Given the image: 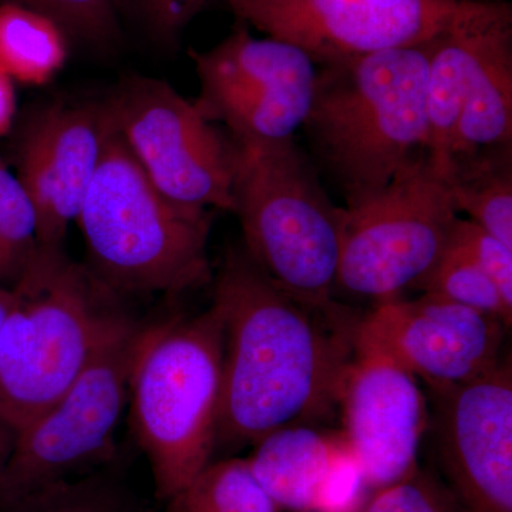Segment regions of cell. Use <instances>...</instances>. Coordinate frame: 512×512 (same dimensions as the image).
Instances as JSON below:
<instances>
[{
	"label": "cell",
	"instance_id": "cell-19",
	"mask_svg": "<svg viewBox=\"0 0 512 512\" xmlns=\"http://www.w3.org/2000/svg\"><path fill=\"white\" fill-rule=\"evenodd\" d=\"M440 174L458 214L512 248V144L454 154Z\"/></svg>",
	"mask_w": 512,
	"mask_h": 512
},
{
	"label": "cell",
	"instance_id": "cell-9",
	"mask_svg": "<svg viewBox=\"0 0 512 512\" xmlns=\"http://www.w3.org/2000/svg\"><path fill=\"white\" fill-rule=\"evenodd\" d=\"M138 167L183 207L235 211L237 143L163 80L131 77L104 101Z\"/></svg>",
	"mask_w": 512,
	"mask_h": 512
},
{
	"label": "cell",
	"instance_id": "cell-8",
	"mask_svg": "<svg viewBox=\"0 0 512 512\" xmlns=\"http://www.w3.org/2000/svg\"><path fill=\"white\" fill-rule=\"evenodd\" d=\"M147 326L131 319L117 329L63 396L18 431L0 478V503L113 460L114 436L128 403L131 373Z\"/></svg>",
	"mask_w": 512,
	"mask_h": 512
},
{
	"label": "cell",
	"instance_id": "cell-11",
	"mask_svg": "<svg viewBox=\"0 0 512 512\" xmlns=\"http://www.w3.org/2000/svg\"><path fill=\"white\" fill-rule=\"evenodd\" d=\"M241 22L303 50L316 66L421 45L460 0H228Z\"/></svg>",
	"mask_w": 512,
	"mask_h": 512
},
{
	"label": "cell",
	"instance_id": "cell-23",
	"mask_svg": "<svg viewBox=\"0 0 512 512\" xmlns=\"http://www.w3.org/2000/svg\"><path fill=\"white\" fill-rule=\"evenodd\" d=\"M412 291L431 293L503 320L511 329L512 308L505 303L497 285L467 254L448 244L427 274Z\"/></svg>",
	"mask_w": 512,
	"mask_h": 512
},
{
	"label": "cell",
	"instance_id": "cell-26",
	"mask_svg": "<svg viewBox=\"0 0 512 512\" xmlns=\"http://www.w3.org/2000/svg\"><path fill=\"white\" fill-rule=\"evenodd\" d=\"M360 512H461L446 483L429 471H416L399 483L377 490Z\"/></svg>",
	"mask_w": 512,
	"mask_h": 512
},
{
	"label": "cell",
	"instance_id": "cell-30",
	"mask_svg": "<svg viewBox=\"0 0 512 512\" xmlns=\"http://www.w3.org/2000/svg\"><path fill=\"white\" fill-rule=\"evenodd\" d=\"M18 431L12 429L9 424L0 421V478L5 473L10 457H12L13 448H15Z\"/></svg>",
	"mask_w": 512,
	"mask_h": 512
},
{
	"label": "cell",
	"instance_id": "cell-27",
	"mask_svg": "<svg viewBox=\"0 0 512 512\" xmlns=\"http://www.w3.org/2000/svg\"><path fill=\"white\" fill-rule=\"evenodd\" d=\"M448 244L470 256L493 279L505 303L512 308V248L476 222L461 217L454 224Z\"/></svg>",
	"mask_w": 512,
	"mask_h": 512
},
{
	"label": "cell",
	"instance_id": "cell-18",
	"mask_svg": "<svg viewBox=\"0 0 512 512\" xmlns=\"http://www.w3.org/2000/svg\"><path fill=\"white\" fill-rule=\"evenodd\" d=\"M504 144H512V6L498 0L478 47L448 158Z\"/></svg>",
	"mask_w": 512,
	"mask_h": 512
},
{
	"label": "cell",
	"instance_id": "cell-5",
	"mask_svg": "<svg viewBox=\"0 0 512 512\" xmlns=\"http://www.w3.org/2000/svg\"><path fill=\"white\" fill-rule=\"evenodd\" d=\"M224 319L212 302L195 316L148 323L131 373L130 426L158 501L185 487L217 450Z\"/></svg>",
	"mask_w": 512,
	"mask_h": 512
},
{
	"label": "cell",
	"instance_id": "cell-22",
	"mask_svg": "<svg viewBox=\"0 0 512 512\" xmlns=\"http://www.w3.org/2000/svg\"><path fill=\"white\" fill-rule=\"evenodd\" d=\"M0 512H148L123 478L100 470L0 503Z\"/></svg>",
	"mask_w": 512,
	"mask_h": 512
},
{
	"label": "cell",
	"instance_id": "cell-28",
	"mask_svg": "<svg viewBox=\"0 0 512 512\" xmlns=\"http://www.w3.org/2000/svg\"><path fill=\"white\" fill-rule=\"evenodd\" d=\"M205 3L207 0H114L116 9L130 13L163 45H173Z\"/></svg>",
	"mask_w": 512,
	"mask_h": 512
},
{
	"label": "cell",
	"instance_id": "cell-1",
	"mask_svg": "<svg viewBox=\"0 0 512 512\" xmlns=\"http://www.w3.org/2000/svg\"><path fill=\"white\" fill-rule=\"evenodd\" d=\"M212 302L224 319L217 448L254 446L272 431L332 414L360 316L336 302L298 301L244 248L225 256Z\"/></svg>",
	"mask_w": 512,
	"mask_h": 512
},
{
	"label": "cell",
	"instance_id": "cell-6",
	"mask_svg": "<svg viewBox=\"0 0 512 512\" xmlns=\"http://www.w3.org/2000/svg\"><path fill=\"white\" fill-rule=\"evenodd\" d=\"M235 143L234 214L249 258L298 301L335 302L343 208L330 200L293 138Z\"/></svg>",
	"mask_w": 512,
	"mask_h": 512
},
{
	"label": "cell",
	"instance_id": "cell-16",
	"mask_svg": "<svg viewBox=\"0 0 512 512\" xmlns=\"http://www.w3.org/2000/svg\"><path fill=\"white\" fill-rule=\"evenodd\" d=\"M352 453L342 431L296 424L256 441L245 460L279 510L316 512L333 473Z\"/></svg>",
	"mask_w": 512,
	"mask_h": 512
},
{
	"label": "cell",
	"instance_id": "cell-29",
	"mask_svg": "<svg viewBox=\"0 0 512 512\" xmlns=\"http://www.w3.org/2000/svg\"><path fill=\"white\" fill-rule=\"evenodd\" d=\"M15 82L0 69V138L8 136L16 119Z\"/></svg>",
	"mask_w": 512,
	"mask_h": 512
},
{
	"label": "cell",
	"instance_id": "cell-7",
	"mask_svg": "<svg viewBox=\"0 0 512 512\" xmlns=\"http://www.w3.org/2000/svg\"><path fill=\"white\" fill-rule=\"evenodd\" d=\"M460 217L426 151L376 194L342 212L336 289L377 303L400 298L439 261Z\"/></svg>",
	"mask_w": 512,
	"mask_h": 512
},
{
	"label": "cell",
	"instance_id": "cell-4",
	"mask_svg": "<svg viewBox=\"0 0 512 512\" xmlns=\"http://www.w3.org/2000/svg\"><path fill=\"white\" fill-rule=\"evenodd\" d=\"M76 222L89 254L87 268L117 295L175 296L210 282L211 210L164 197L134 161L111 117Z\"/></svg>",
	"mask_w": 512,
	"mask_h": 512
},
{
	"label": "cell",
	"instance_id": "cell-14",
	"mask_svg": "<svg viewBox=\"0 0 512 512\" xmlns=\"http://www.w3.org/2000/svg\"><path fill=\"white\" fill-rule=\"evenodd\" d=\"M338 406L343 436L355 451L370 490L399 483L419 468L429 406L416 377L396 359L356 338Z\"/></svg>",
	"mask_w": 512,
	"mask_h": 512
},
{
	"label": "cell",
	"instance_id": "cell-32",
	"mask_svg": "<svg viewBox=\"0 0 512 512\" xmlns=\"http://www.w3.org/2000/svg\"><path fill=\"white\" fill-rule=\"evenodd\" d=\"M473 2H493V0H473Z\"/></svg>",
	"mask_w": 512,
	"mask_h": 512
},
{
	"label": "cell",
	"instance_id": "cell-2",
	"mask_svg": "<svg viewBox=\"0 0 512 512\" xmlns=\"http://www.w3.org/2000/svg\"><path fill=\"white\" fill-rule=\"evenodd\" d=\"M433 40L318 67L303 128L346 205L382 190L426 151Z\"/></svg>",
	"mask_w": 512,
	"mask_h": 512
},
{
	"label": "cell",
	"instance_id": "cell-3",
	"mask_svg": "<svg viewBox=\"0 0 512 512\" xmlns=\"http://www.w3.org/2000/svg\"><path fill=\"white\" fill-rule=\"evenodd\" d=\"M0 329V421L22 430L63 396L110 335L130 322L117 293L63 248L39 247Z\"/></svg>",
	"mask_w": 512,
	"mask_h": 512
},
{
	"label": "cell",
	"instance_id": "cell-17",
	"mask_svg": "<svg viewBox=\"0 0 512 512\" xmlns=\"http://www.w3.org/2000/svg\"><path fill=\"white\" fill-rule=\"evenodd\" d=\"M497 2L460 0L446 28L434 37L426 80V153L439 173L450 154L478 47Z\"/></svg>",
	"mask_w": 512,
	"mask_h": 512
},
{
	"label": "cell",
	"instance_id": "cell-12",
	"mask_svg": "<svg viewBox=\"0 0 512 512\" xmlns=\"http://www.w3.org/2000/svg\"><path fill=\"white\" fill-rule=\"evenodd\" d=\"M429 430L461 512H512V367L429 390Z\"/></svg>",
	"mask_w": 512,
	"mask_h": 512
},
{
	"label": "cell",
	"instance_id": "cell-13",
	"mask_svg": "<svg viewBox=\"0 0 512 512\" xmlns=\"http://www.w3.org/2000/svg\"><path fill=\"white\" fill-rule=\"evenodd\" d=\"M507 330L495 316L423 293L377 303L360 316L356 338L384 350L429 390H440L494 369Z\"/></svg>",
	"mask_w": 512,
	"mask_h": 512
},
{
	"label": "cell",
	"instance_id": "cell-21",
	"mask_svg": "<svg viewBox=\"0 0 512 512\" xmlns=\"http://www.w3.org/2000/svg\"><path fill=\"white\" fill-rule=\"evenodd\" d=\"M164 504L165 512H279L245 458L211 461Z\"/></svg>",
	"mask_w": 512,
	"mask_h": 512
},
{
	"label": "cell",
	"instance_id": "cell-24",
	"mask_svg": "<svg viewBox=\"0 0 512 512\" xmlns=\"http://www.w3.org/2000/svg\"><path fill=\"white\" fill-rule=\"evenodd\" d=\"M39 247L33 202L0 157V282L15 285Z\"/></svg>",
	"mask_w": 512,
	"mask_h": 512
},
{
	"label": "cell",
	"instance_id": "cell-25",
	"mask_svg": "<svg viewBox=\"0 0 512 512\" xmlns=\"http://www.w3.org/2000/svg\"><path fill=\"white\" fill-rule=\"evenodd\" d=\"M43 13L56 22L66 35L93 46L116 42L117 9L114 0H13Z\"/></svg>",
	"mask_w": 512,
	"mask_h": 512
},
{
	"label": "cell",
	"instance_id": "cell-10",
	"mask_svg": "<svg viewBox=\"0 0 512 512\" xmlns=\"http://www.w3.org/2000/svg\"><path fill=\"white\" fill-rule=\"evenodd\" d=\"M190 56L200 80L195 106L211 123L224 124L232 140H288L308 119L318 67L299 47L256 39L239 26L217 46Z\"/></svg>",
	"mask_w": 512,
	"mask_h": 512
},
{
	"label": "cell",
	"instance_id": "cell-31",
	"mask_svg": "<svg viewBox=\"0 0 512 512\" xmlns=\"http://www.w3.org/2000/svg\"><path fill=\"white\" fill-rule=\"evenodd\" d=\"M13 303H15V291H13L12 286L3 285L0 282V329L8 318Z\"/></svg>",
	"mask_w": 512,
	"mask_h": 512
},
{
	"label": "cell",
	"instance_id": "cell-20",
	"mask_svg": "<svg viewBox=\"0 0 512 512\" xmlns=\"http://www.w3.org/2000/svg\"><path fill=\"white\" fill-rule=\"evenodd\" d=\"M67 59V35L43 13L0 0V69L15 83L52 82Z\"/></svg>",
	"mask_w": 512,
	"mask_h": 512
},
{
	"label": "cell",
	"instance_id": "cell-15",
	"mask_svg": "<svg viewBox=\"0 0 512 512\" xmlns=\"http://www.w3.org/2000/svg\"><path fill=\"white\" fill-rule=\"evenodd\" d=\"M110 128L106 103L39 107L20 127L16 175L37 214L40 247L63 248L103 154Z\"/></svg>",
	"mask_w": 512,
	"mask_h": 512
}]
</instances>
